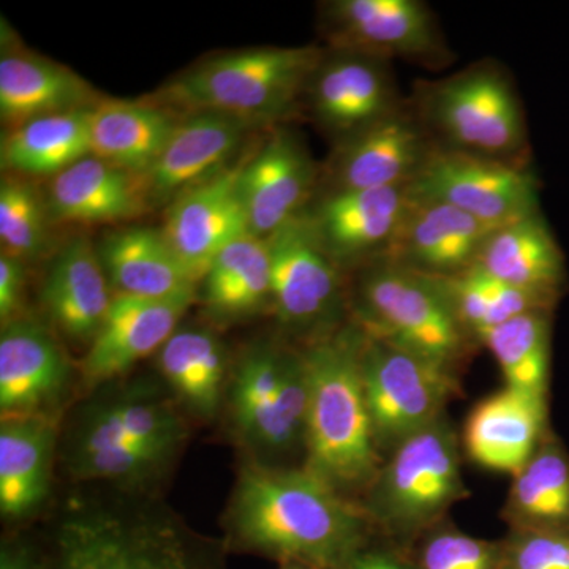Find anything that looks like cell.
Instances as JSON below:
<instances>
[{
    "instance_id": "6da1fadb",
    "label": "cell",
    "mask_w": 569,
    "mask_h": 569,
    "mask_svg": "<svg viewBox=\"0 0 569 569\" xmlns=\"http://www.w3.org/2000/svg\"><path fill=\"white\" fill-rule=\"evenodd\" d=\"M227 531V550L317 569H336L376 535L358 501L305 466L266 463L239 473Z\"/></svg>"
},
{
    "instance_id": "7a4b0ae2",
    "label": "cell",
    "mask_w": 569,
    "mask_h": 569,
    "mask_svg": "<svg viewBox=\"0 0 569 569\" xmlns=\"http://www.w3.org/2000/svg\"><path fill=\"white\" fill-rule=\"evenodd\" d=\"M365 340L351 320L301 350L309 385L305 467L355 501L383 462L362 381Z\"/></svg>"
},
{
    "instance_id": "3957f363",
    "label": "cell",
    "mask_w": 569,
    "mask_h": 569,
    "mask_svg": "<svg viewBox=\"0 0 569 569\" xmlns=\"http://www.w3.org/2000/svg\"><path fill=\"white\" fill-rule=\"evenodd\" d=\"M47 569H228L227 548L133 500L70 507L44 546Z\"/></svg>"
},
{
    "instance_id": "277c9868",
    "label": "cell",
    "mask_w": 569,
    "mask_h": 569,
    "mask_svg": "<svg viewBox=\"0 0 569 569\" xmlns=\"http://www.w3.org/2000/svg\"><path fill=\"white\" fill-rule=\"evenodd\" d=\"M462 447L448 413L408 437L383 459L359 498L373 533L408 548L470 497Z\"/></svg>"
},
{
    "instance_id": "5b68a950",
    "label": "cell",
    "mask_w": 569,
    "mask_h": 569,
    "mask_svg": "<svg viewBox=\"0 0 569 569\" xmlns=\"http://www.w3.org/2000/svg\"><path fill=\"white\" fill-rule=\"evenodd\" d=\"M321 59L323 51L313 47L231 52L187 71L159 99L193 114L217 112L249 123L272 121L295 107Z\"/></svg>"
},
{
    "instance_id": "8992f818",
    "label": "cell",
    "mask_w": 569,
    "mask_h": 569,
    "mask_svg": "<svg viewBox=\"0 0 569 569\" xmlns=\"http://www.w3.org/2000/svg\"><path fill=\"white\" fill-rule=\"evenodd\" d=\"M351 320L367 336L456 372L477 346L459 323L437 279L387 260L362 266L351 299Z\"/></svg>"
},
{
    "instance_id": "52a82bcc",
    "label": "cell",
    "mask_w": 569,
    "mask_h": 569,
    "mask_svg": "<svg viewBox=\"0 0 569 569\" xmlns=\"http://www.w3.org/2000/svg\"><path fill=\"white\" fill-rule=\"evenodd\" d=\"M413 110L438 148L520 160L527 123L515 84L493 63L419 84Z\"/></svg>"
},
{
    "instance_id": "ba28073f",
    "label": "cell",
    "mask_w": 569,
    "mask_h": 569,
    "mask_svg": "<svg viewBox=\"0 0 569 569\" xmlns=\"http://www.w3.org/2000/svg\"><path fill=\"white\" fill-rule=\"evenodd\" d=\"M228 392L236 432L247 447L268 458L305 449L309 385L301 350L250 348Z\"/></svg>"
},
{
    "instance_id": "9c48e42d",
    "label": "cell",
    "mask_w": 569,
    "mask_h": 569,
    "mask_svg": "<svg viewBox=\"0 0 569 569\" xmlns=\"http://www.w3.org/2000/svg\"><path fill=\"white\" fill-rule=\"evenodd\" d=\"M361 366L373 437L383 459L445 417L460 392L459 372L377 337L366 335Z\"/></svg>"
},
{
    "instance_id": "30bf717a",
    "label": "cell",
    "mask_w": 569,
    "mask_h": 569,
    "mask_svg": "<svg viewBox=\"0 0 569 569\" xmlns=\"http://www.w3.org/2000/svg\"><path fill=\"white\" fill-rule=\"evenodd\" d=\"M272 295L280 325L307 343L342 328V268L325 252L305 213L269 236Z\"/></svg>"
},
{
    "instance_id": "8fae6325",
    "label": "cell",
    "mask_w": 569,
    "mask_h": 569,
    "mask_svg": "<svg viewBox=\"0 0 569 569\" xmlns=\"http://www.w3.org/2000/svg\"><path fill=\"white\" fill-rule=\"evenodd\" d=\"M408 189L417 200L452 206L501 227L539 211L541 182L523 160L437 148Z\"/></svg>"
},
{
    "instance_id": "7c38bea8",
    "label": "cell",
    "mask_w": 569,
    "mask_h": 569,
    "mask_svg": "<svg viewBox=\"0 0 569 569\" xmlns=\"http://www.w3.org/2000/svg\"><path fill=\"white\" fill-rule=\"evenodd\" d=\"M335 51L441 66L451 58L432 11L419 0H337L326 7Z\"/></svg>"
},
{
    "instance_id": "4fadbf2b",
    "label": "cell",
    "mask_w": 569,
    "mask_h": 569,
    "mask_svg": "<svg viewBox=\"0 0 569 569\" xmlns=\"http://www.w3.org/2000/svg\"><path fill=\"white\" fill-rule=\"evenodd\" d=\"M413 204L410 189L328 190L305 213L325 252L340 268L387 257Z\"/></svg>"
},
{
    "instance_id": "5bb4252c",
    "label": "cell",
    "mask_w": 569,
    "mask_h": 569,
    "mask_svg": "<svg viewBox=\"0 0 569 569\" xmlns=\"http://www.w3.org/2000/svg\"><path fill=\"white\" fill-rule=\"evenodd\" d=\"M437 148L413 107L403 104L339 142L329 167V190L410 186Z\"/></svg>"
},
{
    "instance_id": "9a60e30c",
    "label": "cell",
    "mask_w": 569,
    "mask_h": 569,
    "mask_svg": "<svg viewBox=\"0 0 569 569\" xmlns=\"http://www.w3.org/2000/svg\"><path fill=\"white\" fill-rule=\"evenodd\" d=\"M246 160L190 187L173 201L162 233L197 280L224 247L250 233L239 176Z\"/></svg>"
},
{
    "instance_id": "2e32d148",
    "label": "cell",
    "mask_w": 569,
    "mask_h": 569,
    "mask_svg": "<svg viewBox=\"0 0 569 569\" xmlns=\"http://www.w3.org/2000/svg\"><path fill=\"white\" fill-rule=\"evenodd\" d=\"M307 91L318 121L340 141L403 107L389 61L359 52L323 56Z\"/></svg>"
},
{
    "instance_id": "e0dca14e",
    "label": "cell",
    "mask_w": 569,
    "mask_h": 569,
    "mask_svg": "<svg viewBox=\"0 0 569 569\" xmlns=\"http://www.w3.org/2000/svg\"><path fill=\"white\" fill-rule=\"evenodd\" d=\"M317 168L296 134L277 130L246 160L239 194L250 233L268 239L298 219L317 182Z\"/></svg>"
},
{
    "instance_id": "ac0fdd59",
    "label": "cell",
    "mask_w": 569,
    "mask_h": 569,
    "mask_svg": "<svg viewBox=\"0 0 569 569\" xmlns=\"http://www.w3.org/2000/svg\"><path fill=\"white\" fill-rule=\"evenodd\" d=\"M550 430L549 399L503 387L471 408L460 447L475 466L515 477Z\"/></svg>"
},
{
    "instance_id": "d6986e66",
    "label": "cell",
    "mask_w": 569,
    "mask_h": 569,
    "mask_svg": "<svg viewBox=\"0 0 569 569\" xmlns=\"http://www.w3.org/2000/svg\"><path fill=\"white\" fill-rule=\"evenodd\" d=\"M496 228L452 206L413 198L395 244L381 260L422 276L460 274L477 264Z\"/></svg>"
},
{
    "instance_id": "ffe728a7",
    "label": "cell",
    "mask_w": 569,
    "mask_h": 569,
    "mask_svg": "<svg viewBox=\"0 0 569 569\" xmlns=\"http://www.w3.org/2000/svg\"><path fill=\"white\" fill-rule=\"evenodd\" d=\"M66 355L54 337L31 318H17L0 336V410L11 415L44 413L69 381Z\"/></svg>"
},
{
    "instance_id": "44dd1931",
    "label": "cell",
    "mask_w": 569,
    "mask_h": 569,
    "mask_svg": "<svg viewBox=\"0 0 569 569\" xmlns=\"http://www.w3.org/2000/svg\"><path fill=\"white\" fill-rule=\"evenodd\" d=\"M189 302L118 295L82 362L89 385L122 376L146 356L162 350Z\"/></svg>"
},
{
    "instance_id": "7402d4cb",
    "label": "cell",
    "mask_w": 569,
    "mask_h": 569,
    "mask_svg": "<svg viewBox=\"0 0 569 569\" xmlns=\"http://www.w3.org/2000/svg\"><path fill=\"white\" fill-rule=\"evenodd\" d=\"M475 266L493 279L556 301L567 293V258L541 211L496 228Z\"/></svg>"
},
{
    "instance_id": "603a6c76",
    "label": "cell",
    "mask_w": 569,
    "mask_h": 569,
    "mask_svg": "<svg viewBox=\"0 0 569 569\" xmlns=\"http://www.w3.org/2000/svg\"><path fill=\"white\" fill-rule=\"evenodd\" d=\"M151 203L144 174L88 156L54 176L48 208L70 223H107L140 216Z\"/></svg>"
},
{
    "instance_id": "cb8c5ba5",
    "label": "cell",
    "mask_w": 569,
    "mask_h": 569,
    "mask_svg": "<svg viewBox=\"0 0 569 569\" xmlns=\"http://www.w3.org/2000/svg\"><path fill=\"white\" fill-rule=\"evenodd\" d=\"M99 254L118 295L192 305L198 280L162 231L138 227L116 231L104 238Z\"/></svg>"
},
{
    "instance_id": "d4e9b609",
    "label": "cell",
    "mask_w": 569,
    "mask_h": 569,
    "mask_svg": "<svg viewBox=\"0 0 569 569\" xmlns=\"http://www.w3.org/2000/svg\"><path fill=\"white\" fill-rule=\"evenodd\" d=\"M249 122L198 112L178 122L159 159L146 173L151 203H162L204 181L236 151Z\"/></svg>"
},
{
    "instance_id": "484cf974",
    "label": "cell",
    "mask_w": 569,
    "mask_h": 569,
    "mask_svg": "<svg viewBox=\"0 0 569 569\" xmlns=\"http://www.w3.org/2000/svg\"><path fill=\"white\" fill-rule=\"evenodd\" d=\"M41 301L62 335L92 343L114 298L100 254L88 239H74L59 252L44 280Z\"/></svg>"
},
{
    "instance_id": "4316f807",
    "label": "cell",
    "mask_w": 569,
    "mask_h": 569,
    "mask_svg": "<svg viewBox=\"0 0 569 569\" xmlns=\"http://www.w3.org/2000/svg\"><path fill=\"white\" fill-rule=\"evenodd\" d=\"M54 422L44 413L11 415L0 422V512L22 520L50 492Z\"/></svg>"
},
{
    "instance_id": "83f0119b",
    "label": "cell",
    "mask_w": 569,
    "mask_h": 569,
    "mask_svg": "<svg viewBox=\"0 0 569 569\" xmlns=\"http://www.w3.org/2000/svg\"><path fill=\"white\" fill-rule=\"evenodd\" d=\"M93 104L91 86L67 67L22 52L0 59V118L10 129Z\"/></svg>"
},
{
    "instance_id": "f1b7e54d",
    "label": "cell",
    "mask_w": 569,
    "mask_h": 569,
    "mask_svg": "<svg viewBox=\"0 0 569 569\" xmlns=\"http://www.w3.org/2000/svg\"><path fill=\"white\" fill-rule=\"evenodd\" d=\"M500 518L508 530L569 535V451L553 430L511 477Z\"/></svg>"
},
{
    "instance_id": "f546056e",
    "label": "cell",
    "mask_w": 569,
    "mask_h": 569,
    "mask_svg": "<svg viewBox=\"0 0 569 569\" xmlns=\"http://www.w3.org/2000/svg\"><path fill=\"white\" fill-rule=\"evenodd\" d=\"M178 122L156 104L103 100L93 104L89 116L91 156L146 176Z\"/></svg>"
},
{
    "instance_id": "4dcf8cb0",
    "label": "cell",
    "mask_w": 569,
    "mask_h": 569,
    "mask_svg": "<svg viewBox=\"0 0 569 569\" xmlns=\"http://www.w3.org/2000/svg\"><path fill=\"white\" fill-rule=\"evenodd\" d=\"M71 438L141 445L174 455L186 438V427L170 400L153 392L132 391L89 408Z\"/></svg>"
},
{
    "instance_id": "1f68e13d",
    "label": "cell",
    "mask_w": 569,
    "mask_h": 569,
    "mask_svg": "<svg viewBox=\"0 0 569 569\" xmlns=\"http://www.w3.org/2000/svg\"><path fill=\"white\" fill-rule=\"evenodd\" d=\"M268 239L241 236L213 258L204 276V302L213 317L238 320L271 305Z\"/></svg>"
},
{
    "instance_id": "d6a6232c",
    "label": "cell",
    "mask_w": 569,
    "mask_h": 569,
    "mask_svg": "<svg viewBox=\"0 0 569 569\" xmlns=\"http://www.w3.org/2000/svg\"><path fill=\"white\" fill-rule=\"evenodd\" d=\"M88 110L44 116L11 129L0 148L3 170L26 176H58L91 156Z\"/></svg>"
},
{
    "instance_id": "836d02e7",
    "label": "cell",
    "mask_w": 569,
    "mask_h": 569,
    "mask_svg": "<svg viewBox=\"0 0 569 569\" xmlns=\"http://www.w3.org/2000/svg\"><path fill=\"white\" fill-rule=\"evenodd\" d=\"M160 372L179 400L200 418L211 419L227 387V356L208 329H178L159 355Z\"/></svg>"
},
{
    "instance_id": "e575fe53",
    "label": "cell",
    "mask_w": 569,
    "mask_h": 569,
    "mask_svg": "<svg viewBox=\"0 0 569 569\" xmlns=\"http://www.w3.org/2000/svg\"><path fill=\"white\" fill-rule=\"evenodd\" d=\"M553 312L512 318L478 337L503 376V387L549 399Z\"/></svg>"
},
{
    "instance_id": "d590c367",
    "label": "cell",
    "mask_w": 569,
    "mask_h": 569,
    "mask_svg": "<svg viewBox=\"0 0 569 569\" xmlns=\"http://www.w3.org/2000/svg\"><path fill=\"white\" fill-rule=\"evenodd\" d=\"M406 550L413 569H503L501 539L473 537L449 518L419 535Z\"/></svg>"
},
{
    "instance_id": "8d00e7d4",
    "label": "cell",
    "mask_w": 569,
    "mask_h": 569,
    "mask_svg": "<svg viewBox=\"0 0 569 569\" xmlns=\"http://www.w3.org/2000/svg\"><path fill=\"white\" fill-rule=\"evenodd\" d=\"M168 452L130 443H100L71 438L69 467L74 477L92 481L138 485L159 473L171 460Z\"/></svg>"
},
{
    "instance_id": "74e56055",
    "label": "cell",
    "mask_w": 569,
    "mask_h": 569,
    "mask_svg": "<svg viewBox=\"0 0 569 569\" xmlns=\"http://www.w3.org/2000/svg\"><path fill=\"white\" fill-rule=\"evenodd\" d=\"M0 241L6 254L24 261L37 257L47 242L43 206L32 187L17 178L0 186Z\"/></svg>"
},
{
    "instance_id": "f35d334b",
    "label": "cell",
    "mask_w": 569,
    "mask_h": 569,
    "mask_svg": "<svg viewBox=\"0 0 569 569\" xmlns=\"http://www.w3.org/2000/svg\"><path fill=\"white\" fill-rule=\"evenodd\" d=\"M503 569H569V535L508 530Z\"/></svg>"
},
{
    "instance_id": "ab89813d",
    "label": "cell",
    "mask_w": 569,
    "mask_h": 569,
    "mask_svg": "<svg viewBox=\"0 0 569 569\" xmlns=\"http://www.w3.org/2000/svg\"><path fill=\"white\" fill-rule=\"evenodd\" d=\"M336 569H413L406 548L373 535Z\"/></svg>"
},
{
    "instance_id": "60d3db41",
    "label": "cell",
    "mask_w": 569,
    "mask_h": 569,
    "mask_svg": "<svg viewBox=\"0 0 569 569\" xmlns=\"http://www.w3.org/2000/svg\"><path fill=\"white\" fill-rule=\"evenodd\" d=\"M24 264L18 258L2 253L0 257V320L9 325L17 320L22 298H24Z\"/></svg>"
},
{
    "instance_id": "b9f144b4",
    "label": "cell",
    "mask_w": 569,
    "mask_h": 569,
    "mask_svg": "<svg viewBox=\"0 0 569 569\" xmlns=\"http://www.w3.org/2000/svg\"><path fill=\"white\" fill-rule=\"evenodd\" d=\"M0 569H47L44 548L28 538H6L0 546Z\"/></svg>"
},
{
    "instance_id": "7bdbcfd3",
    "label": "cell",
    "mask_w": 569,
    "mask_h": 569,
    "mask_svg": "<svg viewBox=\"0 0 569 569\" xmlns=\"http://www.w3.org/2000/svg\"><path fill=\"white\" fill-rule=\"evenodd\" d=\"M279 569H317V568L307 567V565H302V563H283V565H280Z\"/></svg>"
}]
</instances>
